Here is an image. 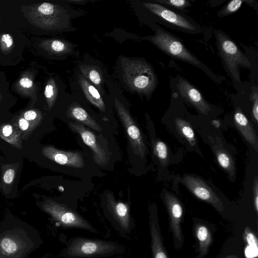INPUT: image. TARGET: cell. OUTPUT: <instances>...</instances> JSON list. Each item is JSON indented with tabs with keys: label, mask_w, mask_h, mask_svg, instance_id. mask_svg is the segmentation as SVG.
<instances>
[{
	"label": "cell",
	"mask_w": 258,
	"mask_h": 258,
	"mask_svg": "<svg viewBox=\"0 0 258 258\" xmlns=\"http://www.w3.org/2000/svg\"><path fill=\"white\" fill-rule=\"evenodd\" d=\"M41 152L44 157L59 165L75 168L84 166L83 155L79 152L61 150L51 146L44 147Z\"/></svg>",
	"instance_id": "obj_13"
},
{
	"label": "cell",
	"mask_w": 258,
	"mask_h": 258,
	"mask_svg": "<svg viewBox=\"0 0 258 258\" xmlns=\"http://www.w3.org/2000/svg\"><path fill=\"white\" fill-rule=\"evenodd\" d=\"M106 219L122 237H130L136 227L127 204L116 201L111 196L107 197L105 205Z\"/></svg>",
	"instance_id": "obj_8"
},
{
	"label": "cell",
	"mask_w": 258,
	"mask_h": 258,
	"mask_svg": "<svg viewBox=\"0 0 258 258\" xmlns=\"http://www.w3.org/2000/svg\"><path fill=\"white\" fill-rule=\"evenodd\" d=\"M174 122L179 134L187 140L191 146H195L196 137L190 123L179 117L176 118Z\"/></svg>",
	"instance_id": "obj_25"
},
{
	"label": "cell",
	"mask_w": 258,
	"mask_h": 258,
	"mask_svg": "<svg viewBox=\"0 0 258 258\" xmlns=\"http://www.w3.org/2000/svg\"><path fill=\"white\" fill-rule=\"evenodd\" d=\"M210 145L219 165L231 177L235 174L234 161L229 153L225 149L221 139L219 137L208 136Z\"/></svg>",
	"instance_id": "obj_16"
},
{
	"label": "cell",
	"mask_w": 258,
	"mask_h": 258,
	"mask_svg": "<svg viewBox=\"0 0 258 258\" xmlns=\"http://www.w3.org/2000/svg\"><path fill=\"white\" fill-rule=\"evenodd\" d=\"M115 106L119 118L124 126L131 148L136 155L143 158L146 154V146L141 131L131 114L116 98Z\"/></svg>",
	"instance_id": "obj_10"
},
{
	"label": "cell",
	"mask_w": 258,
	"mask_h": 258,
	"mask_svg": "<svg viewBox=\"0 0 258 258\" xmlns=\"http://www.w3.org/2000/svg\"><path fill=\"white\" fill-rule=\"evenodd\" d=\"M43 243L39 232L20 220L0 223V251L3 258H29Z\"/></svg>",
	"instance_id": "obj_1"
},
{
	"label": "cell",
	"mask_w": 258,
	"mask_h": 258,
	"mask_svg": "<svg viewBox=\"0 0 258 258\" xmlns=\"http://www.w3.org/2000/svg\"><path fill=\"white\" fill-rule=\"evenodd\" d=\"M115 258H123V257H122V256H118V257H116Z\"/></svg>",
	"instance_id": "obj_43"
},
{
	"label": "cell",
	"mask_w": 258,
	"mask_h": 258,
	"mask_svg": "<svg viewBox=\"0 0 258 258\" xmlns=\"http://www.w3.org/2000/svg\"><path fill=\"white\" fill-rule=\"evenodd\" d=\"M244 237L248 246L257 249L258 240L257 237L248 227H246L244 229Z\"/></svg>",
	"instance_id": "obj_35"
},
{
	"label": "cell",
	"mask_w": 258,
	"mask_h": 258,
	"mask_svg": "<svg viewBox=\"0 0 258 258\" xmlns=\"http://www.w3.org/2000/svg\"><path fill=\"white\" fill-rule=\"evenodd\" d=\"M234 124L246 141L258 152V138L256 133L251 122L241 112L239 108H237L234 114Z\"/></svg>",
	"instance_id": "obj_17"
},
{
	"label": "cell",
	"mask_w": 258,
	"mask_h": 258,
	"mask_svg": "<svg viewBox=\"0 0 258 258\" xmlns=\"http://www.w3.org/2000/svg\"><path fill=\"white\" fill-rule=\"evenodd\" d=\"M21 11L32 25L47 30L59 28L66 16L61 8L46 2L23 6Z\"/></svg>",
	"instance_id": "obj_4"
},
{
	"label": "cell",
	"mask_w": 258,
	"mask_h": 258,
	"mask_svg": "<svg viewBox=\"0 0 258 258\" xmlns=\"http://www.w3.org/2000/svg\"><path fill=\"white\" fill-rule=\"evenodd\" d=\"M40 207L63 228L80 229L93 234L99 233L88 221L64 204L49 199L42 202Z\"/></svg>",
	"instance_id": "obj_6"
},
{
	"label": "cell",
	"mask_w": 258,
	"mask_h": 258,
	"mask_svg": "<svg viewBox=\"0 0 258 258\" xmlns=\"http://www.w3.org/2000/svg\"><path fill=\"white\" fill-rule=\"evenodd\" d=\"M182 181L197 198L210 204L217 210L223 211L224 205L220 199L202 179L191 175L185 174Z\"/></svg>",
	"instance_id": "obj_12"
},
{
	"label": "cell",
	"mask_w": 258,
	"mask_h": 258,
	"mask_svg": "<svg viewBox=\"0 0 258 258\" xmlns=\"http://www.w3.org/2000/svg\"><path fill=\"white\" fill-rule=\"evenodd\" d=\"M18 167V163L2 164L1 187L5 195L12 189Z\"/></svg>",
	"instance_id": "obj_22"
},
{
	"label": "cell",
	"mask_w": 258,
	"mask_h": 258,
	"mask_svg": "<svg viewBox=\"0 0 258 258\" xmlns=\"http://www.w3.org/2000/svg\"><path fill=\"white\" fill-rule=\"evenodd\" d=\"M121 64L124 80L130 88L148 94L157 85L156 76L151 66L145 61L124 58Z\"/></svg>",
	"instance_id": "obj_3"
},
{
	"label": "cell",
	"mask_w": 258,
	"mask_h": 258,
	"mask_svg": "<svg viewBox=\"0 0 258 258\" xmlns=\"http://www.w3.org/2000/svg\"><path fill=\"white\" fill-rule=\"evenodd\" d=\"M244 1L232 0L229 2L218 13L219 17H225L236 12L242 6Z\"/></svg>",
	"instance_id": "obj_31"
},
{
	"label": "cell",
	"mask_w": 258,
	"mask_h": 258,
	"mask_svg": "<svg viewBox=\"0 0 258 258\" xmlns=\"http://www.w3.org/2000/svg\"><path fill=\"white\" fill-rule=\"evenodd\" d=\"M177 87L182 98L192 105L200 113L205 115L209 114L211 110V107L196 88L182 78L179 79Z\"/></svg>",
	"instance_id": "obj_14"
},
{
	"label": "cell",
	"mask_w": 258,
	"mask_h": 258,
	"mask_svg": "<svg viewBox=\"0 0 258 258\" xmlns=\"http://www.w3.org/2000/svg\"><path fill=\"white\" fill-rule=\"evenodd\" d=\"M245 255L248 258L256 257L257 255V249L248 246L245 248Z\"/></svg>",
	"instance_id": "obj_38"
},
{
	"label": "cell",
	"mask_w": 258,
	"mask_h": 258,
	"mask_svg": "<svg viewBox=\"0 0 258 258\" xmlns=\"http://www.w3.org/2000/svg\"><path fill=\"white\" fill-rule=\"evenodd\" d=\"M60 252L64 258H103L124 251L121 244L113 241L76 236L64 242Z\"/></svg>",
	"instance_id": "obj_2"
},
{
	"label": "cell",
	"mask_w": 258,
	"mask_h": 258,
	"mask_svg": "<svg viewBox=\"0 0 258 258\" xmlns=\"http://www.w3.org/2000/svg\"><path fill=\"white\" fill-rule=\"evenodd\" d=\"M0 258H3L1 251H0Z\"/></svg>",
	"instance_id": "obj_42"
},
{
	"label": "cell",
	"mask_w": 258,
	"mask_h": 258,
	"mask_svg": "<svg viewBox=\"0 0 258 258\" xmlns=\"http://www.w3.org/2000/svg\"><path fill=\"white\" fill-rule=\"evenodd\" d=\"M17 86L22 92H29L32 91L34 86L33 80L28 76L22 77L17 83Z\"/></svg>",
	"instance_id": "obj_34"
},
{
	"label": "cell",
	"mask_w": 258,
	"mask_h": 258,
	"mask_svg": "<svg viewBox=\"0 0 258 258\" xmlns=\"http://www.w3.org/2000/svg\"><path fill=\"white\" fill-rule=\"evenodd\" d=\"M0 138L15 148L20 149L22 147L21 134L13 123L0 125Z\"/></svg>",
	"instance_id": "obj_20"
},
{
	"label": "cell",
	"mask_w": 258,
	"mask_h": 258,
	"mask_svg": "<svg viewBox=\"0 0 258 258\" xmlns=\"http://www.w3.org/2000/svg\"><path fill=\"white\" fill-rule=\"evenodd\" d=\"M29 121L35 129L41 123L42 115L39 111L35 109L28 110L21 115Z\"/></svg>",
	"instance_id": "obj_30"
},
{
	"label": "cell",
	"mask_w": 258,
	"mask_h": 258,
	"mask_svg": "<svg viewBox=\"0 0 258 258\" xmlns=\"http://www.w3.org/2000/svg\"><path fill=\"white\" fill-rule=\"evenodd\" d=\"M68 115L70 118L86 125L94 131L100 132L102 130L101 126L87 111L78 105H74L71 106L69 108Z\"/></svg>",
	"instance_id": "obj_21"
},
{
	"label": "cell",
	"mask_w": 258,
	"mask_h": 258,
	"mask_svg": "<svg viewBox=\"0 0 258 258\" xmlns=\"http://www.w3.org/2000/svg\"><path fill=\"white\" fill-rule=\"evenodd\" d=\"M69 2H72V3H76L77 4H85V3L87 2V1H81V0H78V1H76V0H72V1H69Z\"/></svg>",
	"instance_id": "obj_39"
},
{
	"label": "cell",
	"mask_w": 258,
	"mask_h": 258,
	"mask_svg": "<svg viewBox=\"0 0 258 258\" xmlns=\"http://www.w3.org/2000/svg\"><path fill=\"white\" fill-rule=\"evenodd\" d=\"M40 46L45 51L53 53H64L70 51L71 46L65 41L57 39H48L42 41Z\"/></svg>",
	"instance_id": "obj_24"
},
{
	"label": "cell",
	"mask_w": 258,
	"mask_h": 258,
	"mask_svg": "<svg viewBox=\"0 0 258 258\" xmlns=\"http://www.w3.org/2000/svg\"><path fill=\"white\" fill-rule=\"evenodd\" d=\"M224 258H239L235 255H229L225 257Z\"/></svg>",
	"instance_id": "obj_40"
},
{
	"label": "cell",
	"mask_w": 258,
	"mask_h": 258,
	"mask_svg": "<svg viewBox=\"0 0 258 258\" xmlns=\"http://www.w3.org/2000/svg\"><path fill=\"white\" fill-rule=\"evenodd\" d=\"M14 46L13 37L9 34H3L0 36V49L5 54L9 53Z\"/></svg>",
	"instance_id": "obj_32"
},
{
	"label": "cell",
	"mask_w": 258,
	"mask_h": 258,
	"mask_svg": "<svg viewBox=\"0 0 258 258\" xmlns=\"http://www.w3.org/2000/svg\"><path fill=\"white\" fill-rule=\"evenodd\" d=\"M38 258H50V256L49 255H43L40 257Z\"/></svg>",
	"instance_id": "obj_41"
},
{
	"label": "cell",
	"mask_w": 258,
	"mask_h": 258,
	"mask_svg": "<svg viewBox=\"0 0 258 258\" xmlns=\"http://www.w3.org/2000/svg\"><path fill=\"white\" fill-rule=\"evenodd\" d=\"M13 123L20 132L22 140H27L35 130L30 123L22 116L18 117L16 122Z\"/></svg>",
	"instance_id": "obj_27"
},
{
	"label": "cell",
	"mask_w": 258,
	"mask_h": 258,
	"mask_svg": "<svg viewBox=\"0 0 258 258\" xmlns=\"http://www.w3.org/2000/svg\"><path fill=\"white\" fill-rule=\"evenodd\" d=\"M81 71L83 76L87 78L94 85L100 86L102 82V78L100 73L95 68L91 67H83L81 68Z\"/></svg>",
	"instance_id": "obj_29"
},
{
	"label": "cell",
	"mask_w": 258,
	"mask_h": 258,
	"mask_svg": "<svg viewBox=\"0 0 258 258\" xmlns=\"http://www.w3.org/2000/svg\"><path fill=\"white\" fill-rule=\"evenodd\" d=\"M164 198L169 216L170 228L173 236L174 246L175 249H179L182 246L184 241L180 225L183 209L178 199L171 193L166 192Z\"/></svg>",
	"instance_id": "obj_11"
},
{
	"label": "cell",
	"mask_w": 258,
	"mask_h": 258,
	"mask_svg": "<svg viewBox=\"0 0 258 258\" xmlns=\"http://www.w3.org/2000/svg\"><path fill=\"white\" fill-rule=\"evenodd\" d=\"M150 40L169 56L198 67L209 75H212L209 68L192 54L180 40L164 29H158Z\"/></svg>",
	"instance_id": "obj_5"
},
{
	"label": "cell",
	"mask_w": 258,
	"mask_h": 258,
	"mask_svg": "<svg viewBox=\"0 0 258 258\" xmlns=\"http://www.w3.org/2000/svg\"><path fill=\"white\" fill-rule=\"evenodd\" d=\"M154 152L160 163L166 166L168 162V149L166 145L160 140H157L153 144Z\"/></svg>",
	"instance_id": "obj_26"
},
{
	"label": "cell",
	"mask_w": 258,
	"mask_h": 258,
	"mask_svg": "<svg viewBox=\"0 0 258 258\" xmlns=\"http://www.w3.org/2000/svg\"><path fill=\"white\" fill-rule=\"evenodd\" d=\"M219 54L227 69L233 79L239 81L238 65L250 67L251 63L236 44L223 32L215 30Z\"/></svg>",
	"instance_id": "obj_7"
},
{
	"label": "cell",
	"mask_w": 258,
	"mask_h": 258,
	"mask_svg": "<svg viewBox=\"0 0 258 258\" xmlns=\"http://www.w3.org/2000/svg\"><path fill=\"white\" fill-rule=\"evenodd\" d=\"M149 225L153 258H168L163 244L158 219L152 214L149 218Z\"/></svg>",
	"instance_id": "obj_18"
},
{
	"label": "cell",
	"mask_w": 258,
	"mask_h": 258,
	"mask_svg": "<svg viewBox=\"0 0 258 258\" xmlns=\"http://www.w3.org/2000/svg\"><path fill=\"white\" fill-rule=\"evenodd\" d=\"M143 6L166 24L187 33H197L199 28L190 18L170 10L159 4L144 3Z\"/></svg>",
	"instance_id": "obj_9"
},
{
	"label": "cell",
	"mask_w": 258,
	"mask_h": 258,
	"mask_svg": "<svg viewBox=\"0 0 258 258\" xmlns=\"http://www.w3.org/2000/svg\"><path fill=\"white\" fill-rule=\"evenodd\" d=\"M253 206L256 211L258 212V179L257 176L254 178L253 184Z\"/></svg>",
	"instance_id": "obj_37"
},
{
	"label": "cell",
	"mask_w": 258,
	"mask_h": 258,
	"mask_svg": "<svg viewBox=\"0 0 258 258\" xmlns=\"http://www.w3.org/2000/svg\"><path fill=\"white\" fill-rule=\"evenodd\" d=\"M251 100L253 102L252 105V114L256 122L258 121V95L256 88L252 92L251 95Z\"/></svg>",
	"instance_id": "obj_36"
},
{
	"label": "cell",
	"mask_w": 258,
	"mask_h": 258,
	"mask_svg": "<svg viewBox=\"0 0 258 258\" xmlns=\"http://www.w3.org/2000/svg\"><path fill=\"white\" fill-rule=\"evenodd\" d=\"M69 125L72 131L80 135L84 143L91 149L95 162L99 165H104L106 161V153L97 142L95 135L82 124L70 122Z\"/></svg>",
	"instance_id": "obj_15"
},
{
	"label": "cell",
	"mask_w": 258,
	"mask_h": 258,
	"mask_svg": "<svg viewBox=\"0 0 258 258\" xmlns=\"http://www.w3.org/2000/svg\"><path fill=\"white\" fill-rule=\"evenodd\" d=\"M195 235L199 242V249L200 254L206 255L212 242L211 233L208 228L203 225H197L195 229Z\"/></svg>",
	"instance_id": "obj_23"
},
{
	"label": "cell",
	"mask_w": 258,
	"mask_h": 258,
	"mask_svg": "<svg viewBox=\"0 0 258 258\" xmlns=\"http://www.w3.org/2000/svg\"><path fill=\"white\" fill-rule=\"evenodd\" d=\"M81 88L88 100L102 111H105V105L98 90L87 79L79 76Z\"/></svg>",
	"instance_id": "obj_19"
},
{
	"label": "cell",
	"mask_w": 258,
	"mask_h": 258,
	"mask_svg": "<svg viewBox=\"0 0 258 258\" xmlns=\"http://www.w3.org/2000/svg\"><path fill=\"white\" fill-rule=\"evenodd\" d=\"M57 94L56 84L53 80H50L47 83L44 90V96L49 109L53 106Z\"/></svg>",
	"instance_id": "obj_28"
},
{
	"label": "cell",
	"mask_w": 258,
	"mask_h": 258,
	"mask_svg": "<svg viewBox=\"0 0 258 258\" xmlns=\"http://www.w3.org/2000/svg\"><path fill=\"white\" fill-rule=\"evenodd\" d=\"M156 2L180 10L184 9L190 5L189 2L185 0H158Z\"/></svg>",
	"instance_id": "obj_33"
}]
</instances>
